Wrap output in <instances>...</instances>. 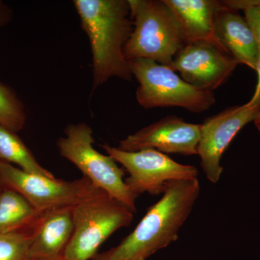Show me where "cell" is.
I'll list each match as a JSON object with an SVG mask.
<instances>
[{
    "mask_svg": "<svg viewBox=\"0 0 260 260\" xmlns=\"http://www.w3.org/2000/svg\"><path fill=\"white\" fill-rule=\"evenodd\" d=\"M200 192L198 178L171 181L134 231L119 245L97 254L93 260H146L167 247L177 240Z\"/></svg>",
    "mask_w": 260,
    "mask_h": 260,
    "instance_id": "cell-1",
    "label": "cell"
},
{
    "mask_svg": "<svg viewBox=\"0 0 260 260\" xmlns=\"http://www.w3.org/2000/svg\"><path fill=\"white\" fill-rule=\"evenodd\" d=\"M92 54L95 91L114 77L129 81L133 75L124 48L133 30L128 0H75Z\"/></svg>",
    "mask_w": 260,
    "mask_h": 260,
    "instance_id": "cell-2",
    "label": "cell"
},
{
    "mask_svg": "<svg viewBox=\"0 0 260 260\" xmlns=\"http://www.w3.org/2000/svg\"><path fill=\"white\" fill-rule=\"evenodd\" d=\"M133 30L124 48L127 60L145 59L169 67L186 42L164 0H128Z\"/></svg>",
    "mask_w": 260,
    "mask_h": 260,
    "instance_id": "cell-3",
    "label": "cell"
},
{
    "mask_svg": "<svg viewBox=\"0 0 260 260\" xmlns=\"http://www.w3.org/2000/svg\"><path fill=\"white\" fill-rule=\"evenodd\" d=\"M134 213L103 190L75 205L73 232L59 260H90L103 243L121 228L129 226Z\"/></svg>",
    "mask_w": 260,
    "mask_h": 260,
    "instance_id": "cell-4",
    "label": "cell"
},
{
    "mask_svg": "<svg viewBox=\"0 0 260 260\" xmlns=\"http://www.w3.org/2000/svg\"><path fill=\"white\" fill-rule=\"evenodd\" d=\"M59 138L57 147L63 158L73 162L98 189L121 202L136 213L135 198L126 186L124 169L111 155L99 153L93 147V130L85 123L70 124Z\"/></svg>",
    "mask_w": 260,
    "mask_h": 260,
    "instance_id": "cell-5",
    "label": "cell"
},
{
    "mask_svg": "<svg viewBox=\"0 0 260 260\" xmlns=\"http://www.w3.org/2000/svg\"><path fill=\"white\" fill-rule=\"evenodd\" d=\"M129 63L139 83L137 101L144 109L178 107L200 114L216 102L213 91L193 86L169 67L145 59H133Z\"/></svg>",
    "mask_w": 260,
    "mask_h": 260,
    "instance_id": "cell-6",
    "label": "cell"
},
{
    "mask_svg": "<svg viewBox=\"0 0 260 260\" xmlns=\"http://www.w3.org/2000/svg\"><path fill=\"white\" fill-rule=\"evenodd\" d=\"M0 185L21 194L40 213L74 207L101 190L85 177L61 180L24 172L5 162H0Z\"/></svg>",
    "mask_w": 260,
    "mask_h": 260,
    "instance_id": "cell-7",
    "label": "cell"
},
{
    "mask_svg": "<svg viewBox=\"0 0 260 260\" xmlns=\"http://www.w3.org/2000/svg\"><path fill=\"white\" fill-rule=\"evenodd\" d=\"M102 146L128 172L129 177L124 181L137 198L144 193L162 194L171 181L198 178L199 172L194 166L179 164L158 150L127 152L108 144Z\"/></svg>",
    "mask_w": 260,
    "mask_h": 260,
    "instance_id": "cell-8",
    "label": "cell"
},
{
    "mask_svg": "<svg viewBox=\"0 0 260 260\" xmlns=\"http://www.w3.org/2000/svg\"><path fill=\"white\" fill-rule=\"evenodd\" d=\"M259 112L256 108L246 104L228 108L201 124L198 155L202 169L210 182L216 184L221 177L223 168L220 161L228 147Z\"/></svg>",
    "mask_w": 260,
    "mask_h": 260,
    "instance_id": "cell-9",
    "label": "cell"
},
{
    "mask_svg": "<svg viewBox=\"0 0 260 260\" xmlns=\"http://www.w3.org/2000/svg\"><path fill=\"white\" fill-rule=\"evenodd\" d=\"M238 64L213 44L198 42L186 44L169 68L193 86L213 91L227 81Z\"/></svg>",
    "mask_w": 260,
    "mask_h": 260,
    "instance_id": "cell-10",
    "label": "cell"
},
{
    "mask_svg": "<svg viewBox=\"0 0 260 260\" xmlns=\"http://www.w3.org/2000/svg\"><path fill=\"white\" fill-rule=\"evenodd\" d=\"M201 124L186 122L172 115L128 135L118 148L127 152L153 149L164 154L198 155Z\"/></svg>",
    "mask_w": 260,
    "mask_h": 260,
    "instance_id": "cell-11",
    "label": "cell"
},
{
    "mask_svg": "<svg viewBox=\"0 0 260 260\" xmlns=\"http://www.w3.org/2000/svg\"><path fill=\"white\" fill-rule=\"evenodd\" d=\"M74 207L44 212L30 231L31 259L59 260L73 232Z\"/></svg>",
    "mask_w": 260,
    "mask_h": 260,
    "instance_id": "cell-12",
    "label": "cell"
},
{
    "mask_svg": "<svg viewBox=\"0 0 260 260\" xmlns=\"http://www.w3.org/2000/svg\"><path fill=\"white\" fill-rule=\"evenodd\" d=\"M164 2L172 10L180 24L186 44L208 42L229 54L215 34V18L219 10L218 1L164 0Z\"/></svg>",
    "mask_w": 260,
    "mask_h": 260,
    "instance_id": "cell-13",
    "label": "cell"
},
{
    "mask_svg": "<svg viewBox=\"0 0 260 260\" xmlns=\"http://www.w3.org/2000/svg\"><path fill=\"white\" fill-rule=\"evenodd\" d=\"M217 37L239 64L255 70L259 49L244 17L237 13L218 10L215 15Z\"/></svg>",
    "mask_w": 260,
    "mask_h": 260,
    "instance_id": "cell-14",
    "label": "cell"
},
{
    "mask_svg": "<svg viewBox=\"0 0 260 260\" xmlns=\"http://www.w3.org/2000/svg\"><path fill=\"white\" fill-rule=\"evenodd\" d=\"M42 213L17 191H0V234L30 232Z\"/></svg>",
    "mask_w": 260,
    "mask_h": 260,
    "instance_id": "cell-15",
    "label": "cell"
},
{
    "mask_svg": "<svg viewBox=\"0 0 260 260\" xmlns=\"http://www.w3.org/2000/svg\"><path fill=\"white\" fill-rule=\"evenodd\" d=\"M0 162L14 164L19 169L30 174L55 178L52 173L44 169L37 161L28 147L16 135L0 124Z\"/></svg>",
    "mask_w": 260,
    "mask_h": 260,
    "instance_id": "cell-16",
    "label": "cell"
},
{
    "mask_svg": "<svg viewBox=\"0 0 260 260\" xmlns=\"http://www.w3.org/2000/svg\"><path fill=\"white\" fill-rule=\"evenodd\" d=\"M26 119L23 103L13 90L0 83V124L17 133L23 129Z\"/></svg>",
    "mask_w": 260,
    "mask_h": 260,
    "instance_id": "cell-17",
    "label": "cell"
},
{
    "mask_svg": "<svg viewBox=\"0 0 260 260\" xmlns=\"http://www.w3.org/2000/svg\"><path fill=\"white\" fill-rule=\"evenodd\" d=\"M30 232L0 234V260H32Z\"/></svg>",
    "mask_w": 260,
    "mask_h": 260,
    "instance_id": "cell-18",
    "label": "cell"
},
{
    "mask_svg": "<svg viewBox=\"0 0 260 260\" xmlns=\"http://www.w3.org/2000/svg\"><path fill=\"white\" fill-rule=\"evenodd\" d=\"M244 18L250 28L260 51V5L244 10Z\"/></svg>",
    "mask_w": 260,
    "mask_h": 260,
    "instance_id": "cell-19",
    "label": "cell"
},
{
    "mask_svg": "<svg viewBox=\"0 0 260 260\" xmlns=\"http://www.w3.org/2000/svg\"><path fill=\"white\" fill-rule=\"evenodd\" d=\"M218 2L219 10L237 13L239 10H246L251 7L260 5V0H220Z\"/></svg>",
    "mask_w": 260,
    "mask_h": 260,
    "instance_id": "cell-20",
    "label": "cell"
},
{
    "mask_svg": "<svg viewBox=\"0 0 260 260\" xmlns=\"http://www.w3.org/2000/svg\"><path fill=\"white\" fill-rule=\"evenodd\" d=\"M255 70L258 75L257 85H256L254 95H253L250 101L246 103V104H247L248 106H250V107L256 108V109H258L260 112V53L259 58H258L257 63H256Z\"/></svg>",
    "mask_w": 260,
    "mask_h": 260,
    "instance_id": "cell-21",
    "label": "cell"
},
{
    "mask_svg": "<svg viewBox=\"0 0 260 260\" xmlns=\"http://www.w3.org/2000/svg\"><path fill=\"white\" fill-rule=\"evenodd\" d=\"M11 16L10 10L3 3L0 1V27L8 23Z\"/></svg>",
    "mask_w": 260,
    "mask_h": 260,
    "instance_id": "cell-22",
    "label": "cell"
},
{
    "mask_svg": "<svg viewBox=\"0 0 260 260\" xmlns=\"http://www.w3.org/2000/svg\"><path fill=\"white\" fill-rule=\"evenodd\" d=\"M254 124H255L256 129H258L259 133H260V112L257 116H256L255 119H254Z\"/></svg>",
    "mask_w": 260,
    "mask_h": 260,
    "instance_id": "cell-23",
    "label": "cell"
},
{
    "mask_svg": "<svg viewBox=\"0 0 260 260\" xmlns=\"http://www.w3.org/2000/svg\"><path fill=\"white\" fill-rule=\"evenodd\" d=\"M2 189H3V187H2V186H1V185H0V191H1Z\"/></svg>",
    "mask_w": 260,
    "mask_h": 260,
    "instance_id": "cell-24",
    "label": "cell"
},
{
    "mask_svg": "<svg viewBox=\"0 0 260 260\" xmlns=\"http://www.w3.org/2000/svg\"><path fill=\"white\" fill-rule=\"evenodd\" d=\"M32 260H44V259H32Z\"/></svg>",
    "mask_w": 260,
    "mask_h": 260,
    "instance_id": "cell-25",
    "label": "cell"
}]
</instances>
